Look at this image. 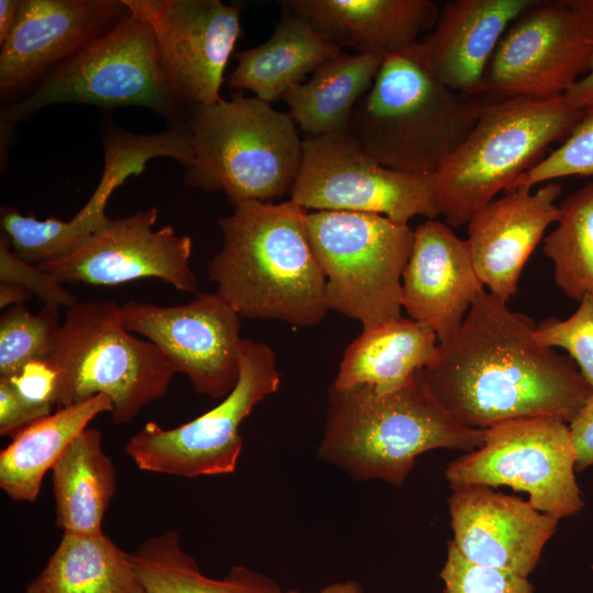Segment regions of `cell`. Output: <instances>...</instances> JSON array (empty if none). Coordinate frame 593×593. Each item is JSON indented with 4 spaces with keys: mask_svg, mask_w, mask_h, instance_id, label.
Masks as SVG:
<instances>
[{
    "mask_svg": "<svg viewBox=\"0 0 593 593\" xmlns=\"http://www.w3.org/2000/svg\"><path fill=\"white\" fill-rule=\"evenodd\" d=\"M483 290L424 370L436 400L462 425L522 417L570 423L593 391L575 362L535 338L533 321Z\"/></svg>",
    "mask_w": 593,
    "mask_h": 593,
    "instance_id": "obj_1",
    "label": "cell"
},
{
    "mask_svg": "<svg viewBox=\"0 0 593 593\" xmlns=\"http://www.w3.org/2000/svg\"><path fill=\"white\" fill-rule=\"evenodd\" d=\"M305 215L291 200L246 201L219 219L223 242L208 262V277L240 317L300 327L325 317L326 279L307 237Z\"/></svg>",
    "mask_w": 593,
    "mask_h": 593,
    "instance_id": "obj_2",
    "label": "cell"
},
{
    "mask_svg": "<svg viewBox=\"0 0 593 593\" xmlns=\"http://www.w3.org/2000/svg\"><path fill=\"white\" fill-rule=\"evenodd\" d=\"M483 441L484 429L456 421L433 395L422 370L388 393L362 384L332 385L317 454L355 480L399 486L422 454L437 448L470 452Z\"/></svg>",
    "mask_w": 593,
    "mask_h": 593,
    "instance_id": "obj_3",
    "label": "cell"
},
{
    "mask_svg": "<svg viewBox=\"0 0 593 593\" xmlns=\"http://www.w3.org/2000/svg\"><path fill=\"white\" fill-rule=\"evenodd\" d=\"M490 99L448 88L419 41L383 59L346 133L387 168L430 175L463 142Z\"/></svg>",
    "mask_w": 593,
    "mask_h": 593,
    "instance_id": "obj_4",
    "label": "cell"
},
{
    "mask_svg": "<svg viewBox=\"0 0 593 593\" xmlns=\"http://www.w3.org/2000/svg\"><path fill=\"white\" fill-rule=\"evenodd\" d=\"M192 161L183 182L222 191L236 205L290 194L299 175L303 139L289 113L239 92L189 111Z\"/></svg>",
    "mask_w": 593,
    "mask_h": 593,
    "instance_id": "obj_5",
    "label": "cell"
},
{
    "mask_svg": "<svg viewBox=\"0 0 593 593\" xmlns=\"http://www.w3.org/2000/svg\"><path fill=\"white\" fill-rule=\"evenodd\" d=\"M564 96L490 99L463 142L435 172V201L450 227H460L506 190L583 116Z\"/></svg>",
    "mask_w": 593,
    "mask_h": 593,
    "instance_id": "obj_6",
    "label": "cell"
},
{
    "mask_svg": "<svg viewBox=\"0 0 593 593\" xmlns=\"http://www.w3.org/2000/svg\"><path fill=\"white\" fill-rule=\"evenodd\" d=\"M49 359L58 371L57 407L105 394L115 424L132 422L163 398L176 374L157 346L125 328L114 301H78L68 307Z\"/></svg>",
    "mask_w": 593,
    "mask_h": 593,
    "instance_id": "obj_7",
    "label": "cell"
},
{
    "mask_svg": "<svg viewBox=\"0 0 593 593\" xmlns=\"http://www.w3.org/2000/svg\"><path fill=\"white\" fill-rule=\"evenodd\" d=\"M128 9V8H127ZM60 103L148 108L172 124L186 109L165 71L152 27L128 12L105 34L49 70L32 91L1 109V132Z\"/></svg>",
    "mask_w": 593,
    "mask_h": 593,
    "instance_id": "obj_8",
    "label": "cell"
},
{
    "mask_svg": "<svg viewBox=\"0 0 593 593\" xmlns=\"http://www.w3.org/2000/svg\"><path fill=\"white\" fill-rule=\"evenodd\" d=\"M305 227L326 279L328 310L362 325V331L401 317L402 277L414 231L383 215L306 212Z\"/></svg>",
    "mask_w": 593,
    "mask_h": 593,
    "instance_id": "obj_9",
    "label": "cell"
},
{
    "mask_svg": "<svg viewBox=\"0 0 593 593\" xmlns=\"http://www.w3.org/2000/svg\"><path fill=\"white\" fill-rule=\"evenodd\" d=\"M280 381L273 350L244 339L238 381L222 402L174 428L146 423L126 441L125 452L144 471L186 478L230 474L243 450L242 423Z\"/></svg>",
    "mask_w": 593,
    "mask_h": 593,
    "instance_id": "obj_10",
    "label": "cell"
},
{
    "mask_svg": "<svg viewBox=\"0 0 593 593\" xmlns=\"http://www.w3.org/2000/svg\"><path fill=\"white\" fill-rule=\"evenodd\" d=\"M568 423L537 416L505 421L484 429L481 447L450 462V485L510 486L528 494L538 511L558 519L583 506L574 471Z\"/></svg>",
    "mask_w": 593,
    "mask_h": 593,
    "instance_id": "obj_11",
    "label": "cell"
},
{
    "mask_svg": "<svg viewBox=\"0 0 593 593\" xmlns=\"http://www.w3.org/2000/svg\"><path fill=\"white\" fill-rule=\"evenodd\" d=\"M593 64V0H533L507 27L490 61L492 99L562 97Z\"/></svg>",
    "mask_w": 593,
    "mask_h": 593,
    "instance_id": "obj_12",
    "label": "cell"
},
{
    "mask_svg": "<svg viewBox=\"0 0 593 593\" xmlns=\"http://www.w3.org/2000/svg\"><path fill=\"white\" fill-rule=\"evenodd\" d=\"M290 200L304 210L379 214L400 224L418 215L439 216L435 174L387 168L346 132L303 138L302 163Z\"/></svg>",
    "mask_w": 593,
    "mask_h": 593,
    "instance_id": "obj_13",
    "label": "cell"
},
{
    "mask_svg": "<svg viewBox=\"0 0 593 593\" xmlns=\"http://www.w3.org/2000/svg\"><path fill=\"white\" fill-rule=\"evenodd\" d=\"M130 333L157 346L194 391L225 398L239 377L243 340L238 313L217 293H198L180 305L128 301L121 305Z\"/></svg>",
    "mask_w": 593,
    "mask_h": 593,
    "instance_id": "obj_14",
    "label": "cell"
},
{
    "mask_svg": "<svg viewBox=\"0 0 593 593\" xmlns=\"http://www.w3.org/2000/svg\"><path fill=\"white\" fill-rule=\"evenodd\" d=\"M152 27L161 63L186 110L219 102L240 35V7L220 0H123Z\"/></svg>",
    "mask_w": 593,
    "mask_h": 593,
    "instance_id": "obj_15",
    "label": "cell"
},
{
    "mask_svg": "<svg viewBox=\"0 0 593 593\" xmlns=\"http://www.w3.org/2000/svg\"><path fill=\"white\" fill-rule=\"evenodd\" d=\"M158 209L109 219L66 256L38 266L59 282L118 286L157 278L179 291L194 293L198 278L190 266L192 239L167 224L154 230Z\"/></svg>",
    "mask_w": 593,
    "mask_h": 593,
    "instance_id": "obj_16",
    "label": "cell"
},
{
    "mask_svg": "<svg viewBox=\"0 0 593 593\" xmlns=\"http://www.w3.org/2000/svg\"><path fill=\"white\" fill-rule=\"evenodd\" d=\"M127 12L123 0H22L14 26L1 45V99L35 87Z\"/></svg>",
    "mask_w": 593,
    "mask_h": 593,
    "instance_id": "obj_17",
    "label": "cell"
},
{
    "mask_svg": "<svg viewBox=\"0 0 593 593\" xmlns=\"http://www.w3.org/2000/svg\"><path fill=\"white\" fill-rule=\"evenodd\" d=\"M452 489L448 507L459 553L472 563L527 578L559 519L489 486Z\"/></svg>",
    "mask_w": 593,
    "mask_h": 593,
    "instance_id": "obj_18",
    "label": "cell"
},
{
    "mask_svg": "<svg viewBox=\"0 0 593 593\" xmlns=\"http://www.w3.org/2000/svg\"><path fill=\"white\" fill-rule=\"evenodd\" d=\"M467 239L447 223L429 219L414 230L413 246L402 277V309L449 339L484 290Z\"/></svg>",
    "mask_w": 593,
    "mask_h": 593,
    "instance_id": "obj_19",
    "label": "cell"
},
{
    "mask_svg": "<svg viewBox=\"0 0 593 593\" xmlns=\"http://www.w3.org/2000/svg\"><path fill=\"white\" fill-rule=\"evenodd\" d=\"M562 191L552 181L540 188L514 189L478 210L467 223L475 272L490 292L508 302L529 256L556 223Z\"/></svg>",
    "mask_w": 593,
    "mask_h": 593,
    "instance_id": "obj_20",
    "label": "cell"
},
{
    "mask_svg": "<svg viewBox=\"0 0 593 593\" xmlns=\"http://www.w3.org/2000/svg\"><path fill=\"white\" fill-rule=\"evenodd\" d=\"M532 2L455 0L445 4L421 41L435 75L456 92L485 96V75L499 43Z\"/></svg>",
    "mask_w": 593,
    "mask_h": 593,
    "instance_id": "obj_21",
    "label": "cell"
},
{
    "mask_svg": "<svg viewBox=\"0 0 593 593\" xmlns=\"http://www.w3.org/2000/svg\"><path fill=\"white\" fill-rule=\"evenodd\" d=\"M278 4L306 19L339 47L382 58L417 44L439 14L430 0H283Z\"/></svg>",
    "mask_w": 593,
    "mask_h": 593,
    "instance_id": "obj_22",
    "label": "cell"
},
{
    "mask_svg": "<svg viewBox=\"0 0 593 593\" xmlns=\"http://www.w3.org/2000/svg\"><path fill=\"white\" fill-rule=\"evenodd\" d=\"M342 53L306 19L282 8L281 19L266 42L235 54L237 66L227 81L231 88L249 90L271 103Z\"/></svg>",
    "mask_w": 593,
    "mask_h": 593,
    "instance_id": "obj_23",
    "label": "cell"
},
{
    "mask_svg": "<svg viewBox=\"0 0 593 593\" xmlns=\"http://www.w3.org/2000/svg\"><path fill=\"white\" fill-rule=\"evenodd\" d=\"M438 345L433 328L410 317L365 329L346 348L332 385L345 389L362 384L380 393L395 391L435 361Z\"/></svg>",
    "mask_w": 593,
    "mask_h": 593,
    "instance_id": "obj_24",
    "label": "cell"
},
{
    "mask_svg": "<svg viewBox=\"0 0 593 593\" xmlns=\"http://www.w3.org/2000/svg\"><path fill=\"white\" fill-rule=\"evenodd\" d=\"M55 524L64 533L103 534L102 522L116 491V471L98 428L87 427L52 468Z\"/></svg>",
    "mask_w": 593,
    "mask_h": 593,
    "instance_id": "obj_25",
    "label": "cell"
},
{
    "mask_svg": "<svg viewBox=\"0 0 593 593\" xmlns=\"http://www.w3.org/2000/svg\"><path fill=\"white\" fill-rule=\"evenodd\" d=\"M109 396L98 394L58 407L12 437L0 452V488L13 501L34 502L43 479L68 445L101 413L112 412Z\"/></svg>",
    "mask_w": 593,
    "mask_h": 593,
    "instance_id": "obj_26",
    "label": "cell"
},
{
    "mask_svg": "<svg viewBox=\"0 0 593 593\" xmlns=\"http://www.w3.org/2000/svg\"><path fill=\"white\" fill-rule=\"evenodd\" d=\"M383 59L343 52L326 60L307 81L283 96L290 116L306 136L346 132L355 107L372 86Z\"/></svg>",
    "mask_w": 593,
    "mask_h": 593,
    "instance_id": "obj_27",
    "label": "cell"
},
{
    "mask_svg": "<svg viewBox=\"0 0 593 593\" xmlns=\"http://www.w3.org/2000/svg\"><path fill=\"white\" fill-rule=\"evenodd\" d=\"M23 593H144L130 552L104 533H64L43 570Z\"/></svg>",
    "mask_w": 593,
    "mask_h": 593,
    "instance_id": "obj_28",
    "label": "cell"
},
{
    "mask_svg": "<svg viewBox=\"0 0 593 593\" xmlns=\"http://www.w3.org/2000/svg\"><path fill=\"white\" fill-rule=\"evenodd\" d=\"M130 557L144 593H281L273 579L244 566L220 580L204 575L175 530L146 539Z\"/></svg>",
    "mask_w": 593,
    "mask_h": 593,
    "instance_id": "obj_29",
    "label": "cell"
},
{
    "mask_svg": "<svg viewBox=\"0 0 593 593\" xmlns=\"http://www.w3.org/2000/svg\"><path fill=\"white\" fill-rule=\"evenodd\" d=\"M556 224L542 239V251L553 262L559 289L580 301L593 295V182L560 203Z\"/></svg>",
    "mask_w": 593,
    "mask_h": 593,
    "instance_id": "obj_30",
    "label": "cell"
},
{
    "mask_svg": "<svg viewBox=\"0 0 593 593\" xmlns=\"http://www.w3.org/2000/svg\"><path fill=\"white\" fill-rule=\"evenodd\" d=\"M61 324L59 309L32 313L24 304L9 307L0 318V378H11L27 362L49 358Z\"/></svg>",
    "mask_w": 593,
    "mask_h": 593,
    "instance_id": "obj_31",
    "label": "cell"
},
{
    "mask_svg": "<svg viewBox=\"0 0 593 593\" xmlns=\"http://www.w3.org/2000/svg\"><path fill=\"white\" fill-rule=\"evenodd\" d=\"M569 176L593 177V108L583 116L570 135L549 155L519 176L506 191L534 189Z\"/></svg>",
    "mask_w": 593,
    "mask_h": 593,
    "instance_id": "obj_32",
    "label": "cell"
},
{
    "mask_svg": "<svg viewBox=\"0 0 593 593\" xmlns=\"http://www.w3.org/2000/svg\"><path fill=\"white\" fill-rule=\"evenodd\" d=\"M535 338L544 346L567 350L593 391V295L585 294L577 311L566 320L541 321L536 326Z\"/></svg>",
    "mask_w": 593,
    "mask_h": 593,
    "instance_id": "obj_33",
    "label": "cell"
},
{
    "mask_svg": "<svg viewBox=\"0 0 593 593\" xmlns=\"http://www.w3.org/2000/svg\"><path fill=\"white\" fill-rule=\"evenodd\" d=\"M445 593H534L526 577L472 563L465 559L452 540L439 573Z\"/></svg>",
    "mask_w": 593,
    "mask_h": 593,
    "instance_id": "obj_34",
    "label": "cell"
},
{
    "mask_svg": "<svg viewBox=\"0 0 593 593\" xmlns=\"http://www.w3.org/2000/svg\"><path fill=\"white\" fill-rule=\"evenodd\" d=\"M0 281L16 283L37 296L44 306L67 309L78 302L77 295L63 287L52 273L38 265L20 259L0 236Z\"/></svg>",
    "mask_w": 593,
    "mask_h": 593,
    "instance_id": "obj_35",
    "label": "cell"
},
{
    "mask_svg": "<svg viewBox=\"0 0 593 593\" xmlns=\"http://www.w3.org/2000/svg\"><path fill=\"white\" fill-rule=\"evenodd\" d=\"M7 380L29 406L43 415L56 406L58 371L49 358L27 362Z\"/></svg>",
    "mask_w": 593,
    "mask_h": 593,
    "instance_id": "obj_36",
    "label": "cell"
},
{
    "mask_svg": "<svg viewBox=\"0 0 593 593\" xmlns=\"http://www.w3.org/2000/svg\"><path fill=\"white\" fill-rule=\"evenodd\" d=\"M29 406L15 392L11 383L0 378V435L13 437L19 432L44 417Z\"/></svg>",
    "mask_w": 593,
    "mask_h": 593,
    "instance_id": "obj_37",
    "label": "cell"
},
{
    "mask_svg": "<svg viewBox=\"0 0 593 593\" xmlns=\"http://www.w3.org/2000/svg\"><path fill=\"white\" fill-rule=\"evenodd\" d=\"M569 429L575 451V470H583L593 465V393L569 423Z\"/></svg>",
    "mask_w": 593,
    "mask_h": 593,
    "instance_id": "obj_38",
    "label": "cell"
},
{
    "mask_svg": "<svg viewBox=\"0 0 593 593\" xmlns=\"http://www.w3.org/2000/svg\"><path fill=\"white\" fill-rule=\"evenodd\" d=\"M564 97L577 109L584 111L593 108V64L590 71L577 81Z\"/></svg>",
    "mask_w": 593,
    "mask_h": 593,
    "instance_id": "obj_39",
    "label": "cell"
},
{
    "mask_svg": "<svg viewBox=\"0 0 593 593\" xmlns=\"http://www.w3.org/2000/svg\"><path fill=\"white\" fill-rule=\"evenodd\" d=\"M22 0L0 1V46L9 37L16 21Z\"/></svg>",
    "mask_w": 593,
    "mask_h": 593,
    "instance_id": "obj_40",
    "label": "cell"
},
{
    "mask_svg": "<svg viewBox=\"0 0 593 593\" xmlns=\"http://www.w3.org/2000/svg\"><path fill=\"white\" fill-rule=\"evenodd\" d=\"M33 294L27 291L25 288L12 283V282H1L0 281V307L14 306L19 304H24L30 300Z\"/></svg>",
    "mask_w": 593,
    "mask_h": 593,
    "instance_id": "obj_41",
    "label": "cell"
},
{
    "mask_svg": "<svg viewBox=\"0 0 593 593\" xmlns=\"http://www.w3.org/2000/svg\"><path fill=\"white\" fill-rule=\"evenodd\" d=\"M287 593H301L296 590H290ZM317 593H362V586L355 580L335 582L321 589Z\"/></svg>",
    "mask_w": 593,
    "mask_h": 593,
    "instance_id": "obj_42",
    "label": "cell"
}]
</instances>
